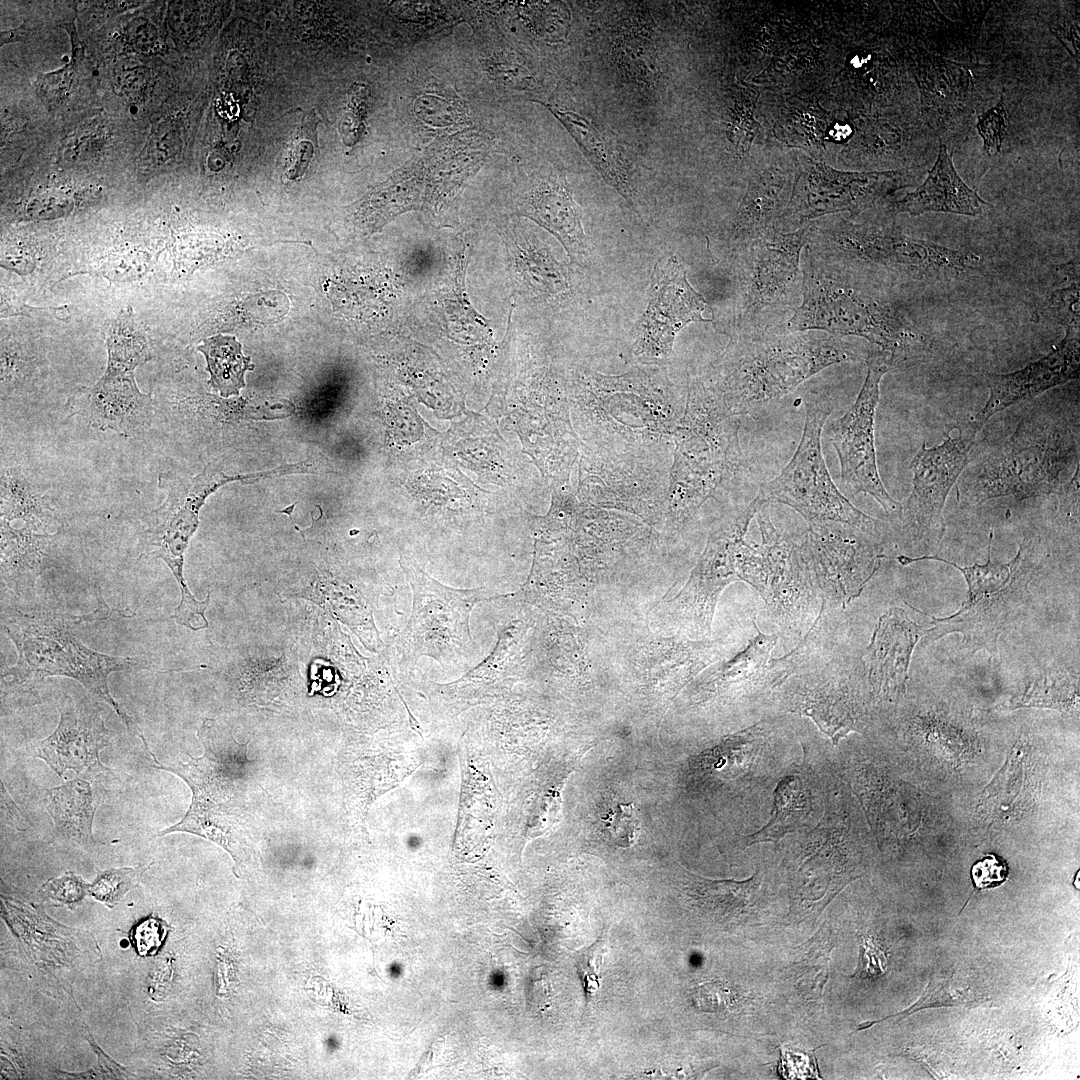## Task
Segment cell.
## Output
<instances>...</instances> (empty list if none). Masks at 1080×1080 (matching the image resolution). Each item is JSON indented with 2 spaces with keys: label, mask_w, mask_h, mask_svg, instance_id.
I'll return each instance as SVG.
<instances>
[{
  "label": "cell",
  "mask_w": 1080,
  "mask_h": 1080,
  "mask_svg": "<svg viewBox=\"0 0 1080 1080\" xmlns=\"http://www.w3.org/2000/svg\"><path fill=\"white\" fill-rule=\"evenodd\" d=\"M487 157V142L478 132H463L433 142L422 157L426 165L424 205L438 211L449 206Z\"/></svg>",
  "instance_id": "cell-26"
},
{
  "label": "cell",
  "mask_w": 1080,
  "mask_h": 1080,
  "mask_svg": "<svg viewBox=\"0 0 1080 1080\" xmlns=\"http://www.w3.org/2000/svg\"><path fill=\"white\" fill-rule=\"evenodd\" d=\"M777 845L783 852L780 870L800 904L824 903L855 877L863 858V833L839 762L819 822Z\"/></svg>",
  "instance_id": "cell-5"
},
{
  "label": "cell",
  "mask_w": 1080,
  "mask_h": 1080,
  "mask_svg": "<svg viewBox=\"0 0 1080 1080\" xmlns=\"http://www.w3.org/2000/svg\"><path fill=\"white\" fill-rule=\"evenodd\" d=\"M1080 291L1078 278L1070 285L1052 292L1046 302L1048 315L1067 327H1080Z\"/></svg>",
  "instance_id": "cell-44"
},
{
  "label": "cell",
  "mask_w": 1080,
  "mask_h": 1080,
  "mask_svg": "<svg viewBox=\"0 0 1080 1080\" xmlns=\"http://www.w3.org/2000/svg\"><path fill=\"white\" fill-rule=\"evenodd\" d=\"M992 540L991 531L985 564L961 567L938 555L897 557L904 566L923 560L952 565L963 574L968 584V597L955 614L946 618L932 616L933 627L927 630L929 640L959 632L973 650L986 649L994 655L999 637L1020 619L1027 608L1032 569L1024 560L1023 545L1019 546L1012 560L1001 563L992 560Z\"/></svg>",
  "instance_id": "cell-6"
},
{
  "label": "cell",
  "mask_w": 1080,
  "mask_h": 1080,
  "mask_svg": "<svg viewBox=\"0 0 1080 1080\" xmlns=\"http://www.w3.org/2000/svg\"><path fill=\"white\" fill-rule=\"evenodd\" d=\"M807 229L772 231L747 245L740 281L741 320L787 301L799 282V262Z\"/></svg>",
  "instance_id": "cell-22"
},
{
  "label": "cell",
  "mask_w": 1080,
  "mask_h": 1080,
  "mask_svg": "<svg viewBox=\"0 0 1080 1080\" xmlns=\"http://www.w3.org/2000/svg\"><path fill=\"white\" fill-rule=\"evenodd\" d=\"M407 576L413 606L400 637L404 661L414 666L427 656L441 666H468L480 655L469 627L473 607L504 595L487 587L451 588L414 566L408 567Z\"/></svg>",
  "instance_id": "cell-9"
},
{
  "label": "cell",
  "mask_w": 1080,
  "mask_h": 1080,
  "mask_svg": "<svg viewBox=\"0 0 1080 1080\" xmlns=\"http://www.w3.org/2000/svg\"><path fill=\"white\" fill-rule=\"evenodd\" d=\"M763 504L756 496L733 519L713 531L690 578L680 592L656 607L666 610L674 624L694 636H707L721 592L734 581H744V540L752 518Z\"/></svg>",
  "instance_id": "cell-12"
},
{
  "label": "cell",
  "mask_w": 1080,
  "mask_h": 1080,
  "mask_svg": "<svg viewBox=\"0 0 1080 1080\" xmlns=\"http://www.w3.org/2000/svg\"><path fill=\"white\" fill-rule=\"evenodd\" d=\"M539 103L545 106L562 123L584 156L597 169L605 182L617 190L631 207L638 212L639 192L632 167L620 156L615 145L608 140L606 135L586 117L577 112L560 109L544 102Z\"/></svg>",
  "instance_id": "cell-30"
},
{
  "label": "cell",
  "mask_w": 1080,
  "mask_h": 1080,
  "mask_svg": "<svg viewBox=\"0 0 1080 1080\" xmlns=\"http://www.w3.org/2000/svg\"><path fill=\"white\" fill-rule=\"evenodd\" d=\"M907 169L844 172L812 159L800 164L790 201L779 219L801 223L827 213L848 211L855 217L894 191L908 186Z\"/></svg>",
  "instance_id": "cell-18"
},
{
  "label": "cell",
  "mask_w": 1080,
  "mask_h": 1080,
  "mask_svg": "<svg viewBox=\"0 0 1080 1080\" xmlns=\"http://www.w3.org/2000/svg\"><path fill=\"white\" fill-rule=\"evenodd\" d=\"M155 918L143 921L134 934L135 947L138 954L144 956L157 950L164 936L163 925Z\"/></svg>",
  "instance_id": "cell-55"
},
{
  "label": "cell",
  "mask_w": 1080,
  "mask_h": 1080,
  "mask_svg": "<svg viewBox=\"0 0 1080 1080\" xmlns=\"http://www.w3.org/2000/svg\"><path fill=\"white\" fill-rule=\"evenodd\" d=\"M1009 874L1006 862L995 854H987L971 868V879L978 890L990 889L1004 883Z\"/></svg>",
  "instance_id": "cell-50"
},
{
  "label": "cell",
  "mask_w": 1080,
  "mask_h": 1080,
  "mask_svg": "<svg viewBox=\"0 0 1080 1080\" xmlns=\"http://www.w3.org/2000/svg\"><path fill=\"white\" fill-rule=\"evenodd\" d=\"M88 1035H89V1037H87V1039H88L91 1047L94 1049V1051H95V1053H96V1055L98 1057V1065L92 1071H88V1072L81 1073V1074H71V1073H62V1072H61V1074L65 1075V1076H69V1077H74V1078H110V1079H113V1078H119V1079L132 1078V1077L135 1076L132 1072H130L128 1070V1068L119 1065L118 1063L113 1061L108 1055H106L104 1053V1051L100 1047H98L97 1044L94 1042V1040L90 1037L91 1035L90 1034H88Z\"/></svg>",
  "instance_id": "cell-52"
},
{
  "label": "cell",
  "mask_w": 1080,
  "mask_h": 1080,
  "mask_svg": "<svg viewBox=\"0 0 1080 1080\" xmlns=\"http://www.w3.org/2000/svg\"><path fill=\"white\" fill-rule=\"evenodd\" d=\"M298 140L299 141H297V142L292 141L291 149L289 151L288 156L290 157V160L294 162V164H295V161H297V160L301 161L303 163H306L308 160H310L311 155H312V149H313L312 144L305 147L310 142L302 141L303 139H301V133H300V136H299Z\"/></svg>",
  "instance_id": "cell-57"
},
{
  "label": "cell",
  "mask_w": 1080,
  "mask_h": 1080,
  "mask_svg": "<svg viewBox=\"0 0 1080 1080\" xmlns=\"http://www.w3.org/2000/svg\"><path fill=\"white\" fill-rule=\"evenodd\" d=\"M105 334L108 354L106 374L132 376L136 367L152 356L148 340L135 322L131 310L119 313Z\"/></svg>",
  "instance_id": "cell-38"
},
{
  "label": "cell",
  "mask_w": 1080,
  "mask_h": 1080,
  "mask_svg": "<svg viewBox=\"0 0 1080 1080\" xmlns=\"http://www.w3.org/2000/svg\"><path fill=\"white\" fill-rule=\"evenodd\" d=\"M75 410L93 427L129 437L150 422L153 404L151 396L139 390L134 376L104 373L77 401Z\"/></svg>",
  "instance_id": "cell-27"
},
{
  "label": "cell",
  "mask_w": 1080,
  "mask_h": 1080,
  "mask_svg": "<svg viewBox=\"0 0 1080 1080\" xmlns=\"http://www.w3.org/2000/svg\"><path fill=\"white\" fill-rule=\"evenodd\" d=\"M981 429L972 420L964 428L948 432L939 445L923 442L910 463L912 491L900 514L904 539L921 548L939 545L946 531L943 515L946 499L970 461L976 435Z\"/></svg>",
  "instance_id": "cell-14"
},
{
  "label": "cell",
  "mask_w": 1080,
  "mask_h": 1080,
  "mask_svg": "<svg viewBox=\"0 0 1080 1080\" xmlns=\"http://www.w3.org/2000/svg\"><path fill=\"white\" fill-rule=\"evenodd\" d=\"M739 92L740 95L734 106L733 125L738 130L737 144L743 146V150L746 151L753 142L759 126L753 113L758 93L748 88H742Z\"/></svg>",
  "instance_id": "cell-48"
},
{
  "label": "cell",
  "mask_w": 1080,
  "mask_h": 1080,
  "mask_svg": "<svg viewBox=\"0 0 1080 1080\" xmlns=\"http://www.w3.org/2000/svg\"><path fill=\"white\" fill-rule=\"evenodd\" d=\"M27 35V27L21 25L15 29L1 32V45L10 42L22 41Z\"/></svg>",
  "instance_id": "cell-58"
},
{
  "label": "cell",
  "mask_w": 1080,
  "mask_h": 1080,
  "mask_svg": "<svg viewBox=\"0 0 1080 1080\" xmlns=\"http://www.w3.org/2000/svg\"><path fill=\"white\" fill-rule=\"evenodd\" d=\"M1078 470V441L1070 424L1059 415L1033 413L1000 446L969 461L956 483L957 500L974 506L999 497L1059 493Z\"/></svg>",
  "instance_id": "cell-1"
},
{
  "label": "cell",
  "mask_w": 1080,
  "mask_h": 1080,
  "mask_svg": "<svg viewBox=\"0 0 1080 1080\" xmlns=\"http://www.w3.org/2000/svg\"><path fill=\"white\" fill-rule=\"evenodd\" d=\"M1 520H21L24 526L42 533L60 526L59 514L50 498L22 472L12 468L1 472Z\"/></svg>",
  "instance_id": "cell-35"
},
{
  "label": "cell",
  "mask_w": 1080,
  "mask_h": 1080,
  "mask_svg": "<svg viewBox=\"0 0 1080 1080\" xmlns=\"http://www.w3.org/2000/svg\"><path fill=\"white\" fill-rule=\"evenodd\" d=\"M802 286V304L782 327V333L821 330L859 336L877 346L892 368L915 362L930 349L925 334L852 286L835 268L817 261L808 249Z\"/></svg>",
  "instance_id": "cell-3"
},
{
  "label": "cell",
  "mask_w": 1080,
  "mask_h": 1080,
  "mask_svg": "<svg viewBox=\"0 0 1080 1080\" xmlns=\"http://www.w3.org/2000/svg\"><path fill=\"white\" fill-rule=\"evenodd\" d=\"M732 991L723 982L709 981L699 984L690 991L692 1005L704 1012H720L732 1002Z\"/></svg>",
  "instance_id": "cell-49"
},
{
  "label": "cell",
  "mask_w": 1080,
  "mask_h": 1080,
  "mask_svg": "<svg viewBox=\"0 0 1080 1080\" xmlns=\"http://www.w3.org/2000/svg\"><path fill=\"white\" fill-rule=\"evenodd\" d=\"M835 337L796 333L739 337L723 355L718 383L733 415L793 391L822 369L854 359Z\"/></svg>",
  "instance_id": "cell-4"
},
{
  "label": "cell",
  "mask_w": 1080,
  "mask_h": 1080,
  "mask_svg": "<svg viewBox=\"0 0 1080 1080\" xmlns=\"http://www.w3.org/2000/svg\"><path fill=\"white\" fill-rule=\"evenodd\" d=\"M922 630L903 609L892 608L880 617L862 659L876 702L895 701L904 692L912 650Z\"/></svg>",
  "instance_id": "cell-24"
},
{
  "label": "cell",
  "mask_w": 1080,
  "mask_h": 1080,
  "mask_svg": "<svg viewBox=\"0 0 1080 1080\" xmlns=\"http://www.w3.org/2000/svg\"><path fill=\"white\" fill-rule=\"evenodd\" d=\"M1080 327H1067L1062 341L1046 356L1009 373H987L989 397L972 419L982 429L996 413L1079 378Z\"/></svg>",
  "instance_id": "cell-23"
},
{
  "label": "cell",
  "mask_w": 1080,
  "mask_h": 1080,
  "mask_svg": "<svg viewBox=\"0 0 1080 1080\" xmlns=\"http://www.w3.org/2000/svg\"><path fill=\"white\" fill-rule=\"evenodd\" d=\"M59 714L53 733L30 744L29 755L43 760L60 777L67 770L84 778L111 772L102 765L99 753L115 733L105 726L97 703L87 697L64 695Z\"/></svg>",
  "instance_id": "cell-21"
},
{
  "label": "cell",
  "mask_w": 1080,
  "mask_h": 1080,
  "mask_svg": "<svg viewBox=\"0 0 1080 1080\" xmlns=\"http://www.w3.org/2000/svg\"><path fill=\"white\" fill-rule=\"evenodd\" d=\"M866 362L867 375L859 395L847 412L832 423L829 437L847 490L872 496L888 516L899 518L902 504L888 493L879 475L874 431L880 382L892 367L877 350L868 355Z\"/></svg>",
  "instance_id": "cell-15"
},
{
  "label": "cell",
  "mask_w": 1080,
  "mask_h": 1080,
  "mask_svg": "<svg viewBox=\"0 0 1080 1080\" xmlns=\"http://www.w3.org/2000/svg\"><path fill=\"white\" fill-rule=\"evenodd\" d=\"M874 699L862 661L838 656L792 674L774 692L768 714L809 719L837 748L869 724Z\"/></svg>",
  "instance_id": "cell-7"
},
{
  "label": "cell",
  "mask_w": 1080,
  "mask_h": 1080,
  "mask_svg": "<svg viewBox=\"0 0 1080 1080\" xmlns=\"http://www.w3.org/2000/svg\"><path fill=\"white\" fill-rule=\"evenodd\" d=\"M1078 683L1067 673H1052L1038 679L1020 698L1016 706L1043 705L1060 709L1075 702Z\"/></svg>",
  "instance_id": "cell-39"
},
{
  "label": "cell",
  "mask_w": 1080,
  "mask_h": 1080,
  "mask_svg": "<svg viewBox=\"0 0 1080 1080\" xmlns=\"http://www.w3.org/2000/svg\"><path fill=\"white\" fill-rule=\"evenodd\" d=\"M976 190L969 187L954 167L952 154L940 144L938 155L924 182L914 191L891 203L895 213L919 216L928 212L980 216L988 207Z\"/></svg>",
  "instance_id": "cell-28"
},
{
  "label": "cell",
  "mask_w": 1080,
  "mask_h": 1080,
  "mask_svg": "<svg viewBox=\"0 0 1080 1080\" xmlns=\"http://www.w3.org/2000/svg\"><path fill=\"white\" fill-rule=\"evenodd\" d=\"M414 113L424 123L446 127L467 121V111L459 101L438 94L426 93L414 102Z\"/></svg>",
  "instance_id": "cell-42"
},
{
  "label": "cell",
  "mask_w": 1080,
  "mask_h": 1080,
  "mask_svg": "<svg viewBox=\"0 0 1080 1080\" xmlns=\"http://www.w3.org/2000/svg\"><path fill=\"white\" fill-rule=\"evenodd\" d=\"M757 521L767 561V586L762 598L767 614L784 636L798 643L819 615L822 594L800 539L780 533L760 511Z\"/></svg>",
  "instance_id": "cell-16"
},
{
  "label": "cell",
  "mask_w": 1080,
  "mask_h": 1080,
  "mask_svg": "<svg viewBox=\"0 0 1080 1080\" xmlns=\"http://www.w3.org/2000/svg\"><path fill=\"white\" fill-rule=\"evenodd\" d=\"M613 842L621 848L632 847L641 832V820L634 804H618L606 818Z\"/></svg>",
  "instance_id": "cell-45"
},
{
  "label": "cell",
  "mask_w": 1080,
  "mask_h": 1080,
  "mask_svg": "<svg viewBox=\"0 0 1080 1080\" xmlns=\"http://www.w3.org/2000/svg\"><path fill=\"white\" fill-rule=\"evenodd\" d=\"M602 961L603 946L600 941L596 942L593 946L585 950L583 956L578 961L577 970L580 975L587 1000H589V998L600 987L599 972Z\"/></svg>",
  "instance_id": "cell-51"
},
{
  "label": "cell",
  "mask_w": 1080,
  "mask_h": 1080,
  "mask_svg": "<svg viewBox=\"0 0 1080 1080\" xmlns=\"http://www.w3.org/2000/svg\"><path fill=\"white\" fill-rule=\"evenodd\" d=\"M755 634L736 656L707 674L697 685L693 703L704 707H727L749 723L768 714L774 692L792 674L808 667L814 649L802 638L786 655L774 658L779 635L761 632L753 620Z\"/></svg>",
  "instance_id": "cell-10"
},
{
  "label": "cell",
  "mask_w": 1080,
  "mask_h": 1080,
  "mask_svg": "<svg viewBox=\"0 0 1080 1080\" xmlns=\"http://www.w3.org/2000/svg\"><path fill=\"white\" fill-rule=\"evenodd\" d=\"M805 423L800 443L788 464L773 480L761 484L762 504L775 501L797 511L809 524L839 522L876 538L881 523L856 508L835 486L822 454L823 425L831 414L829 400L805 399Z\"/></svg>",
  "instance_id": "cell-8"
},
{
  "label": "cell",
  "mask_w": 1080,
  "mask_h": 1080,
  "mask_svg": "<svg viewBox=\"0 0 1080 1080\" xmlns=\"http://www.w3.org/2000/svg\"><path fill=\"white\" fill-rule=\"evenodd\" d=\"M88 895V884L73 872H66L60 877L51 878L42 885L39 896L71 909Z\"/></svg>",
  "instance_id": "cell-46"
},
{
  "label": "cell",
  "mask_w": 1080,
  "mask_h": 1080,
  "mask_svg": "<svg viewBox=\"0 0 1080 1080\" xmlns=\"http://www.w3.org/2000/svg\"><path fill=\"white\" fill-rule=\"evenodd\" d=\"M391 972H392V974L398 975L399 972H400V969H399V967L397 965H393L391 967Z\"/></svg>",
  "instance_id": "cell-59"
},
{
  "label": "cell",
  "mask_w": 1080,
  "mask_h": 1080,
  "mask_svg": "<svg viewBox=\"0 0 1080 1080\" xmlns=\"http://www.w3.org/2000/svg\"><path fill=\"white\" fill-rule=\"evenodd\" d=\"M220 481L202 474L186 483L162 474L159 486L166 489L167 498L143 518L141 543L145 553L168 565L180 587L181 599L193 596L183 577V554L197 528L200 506Z\"/></svg>",
  "instance_id": "cell-20"
},
{
  "label": "cell",
  "mask_w": 1080,
  "mask_h": 1080,
  "mask_svg": "<svg viewBox=\"0 0 1080 1080\" xmlns=\"http://www.w3.org/2000/svg\"><path fill=\"white\" fill-rule=\"evenodd\" d=\"M774 872L771 864L758 865L752 877L744 881L711 880L686 872L683 889L700 909L711 913L741 912L772 896Z\"/></svg>",
  "instance_id": "cell-32"
},
{
  "label": "cell",
  "mask_w": 1080,
  "mask_h": 1080,
  "mask_svg": "<svg viewBox=\"0 0 1080 1080\" xmlns=\"http://www.w3.org/2000/svg\"><path fill=\"white\" fill-rule=\"evenodd\" d=\"M825 235L838 251L851 259L915 279L958 277L981 259L973 252L914 238L892 225L841 222L829 228Z\"/></svg>",
  "instance_id": "cell-13"
},
{
  "label": "cell",
  "mask_w": 1080,
  "mask_h": 1080,
  "mask_svg": "<svg viewBox=\"0 0 1080 1080\" xmlns=\"http://www.w3.org/2000/svg\"><path fill=\"white\" fill-rule=\"evenodd\" d=\"M241 349L235 337L221 334L205 339L197 347L207 361L209 384L223 397L238 395L245 387V372L253 369L251 358L245 357Z\"/></svg>",
  "instance_id": "cell-37"
},
{
  "label": "cell",
  "mask_w": 1080,
  "mask_h": 1080,
  "mask_svg": "<svg viewBox=\"0 0 1080 1080\" xmlns=\"http://www.w3.org/2000/svg\"><path fill=\"white\" fill-rule=\"evenodd\" d=\"M209 604L210 593L207 594L206 599L203 601L195 599L187 604H179L174 611L173 617L179 625H184L193 631L205 629L208 627L205 611Z\"/></svg>",
  "instance_id": "cell-54"
},
{
  "label": "cell",
  "mask_w": 1080,
  "mask_h": 1080,
  "mask_svg": "<svg viewBox=\"0 0 1080 1080\" xmlns=\"http://www.w3.org/2000/svg\"><path fill=\"white\" fill-rule=\"evenodd\" d=\"M513 253L520 282L526 290L547 295L568 292L571 281L567 269L544 247L517 237Z\"/></svg>",
  "instance_id": "cell-36"
},
{
  "label": "cell",
  "mask_w": 1080,
  "mask_h": 1080,
  "mask_svg": "<svg viewBox=\"0 0 1080 1080\" xmlns=\"http://www.w3.org/2000/svg\"><path fill=\"white\" fill-rule=\"evenodd\" d=\"M976 128L983 140V149L986 154L989 156L998 154L1007 129V114L1003 97L997 105L979 115Z\"/></svg>",
  "instance_id": "cell-47"
},
{
  "label": "cell",
  "mask_w": 1080,
  "mask_h": 1080,
  "mask_svg": "<svg viewBox=\"0 0 1080 1080\" xmlns=\"http://www.w3.org/2000/svg\"><path fill=\"white\" fill-rule=\"evenodd\" d=\"M707 308L681 262L674 255L661 257L651 274L647 307L635 326L633 354L646 360L669 357L680 330L692 322H711L703 315Z\"/></svg>",
  "instance_id": "cell-19"
},
{
  "label": "cell",
  "mask_w": 1080,
  "mask_h": 1080,
  "mask_svg": "<svg viewBox=\"0 0 1080 1080\" xmlns=\"http://www.w3.org/2000/svg\"><path fill=\"white\" fill-rule=\"evenodd\" d=\"M484 67L489 77L504 87L522 90L534 86L535 79L529 71L504 54H495L487 58Z\"/></svg>",
  "instance_id": "cell-43"
},
{
  "label": "cell",
  "mask_w": 1080,
  "mask_h": 1080,
  "mask_svg": "<svg viewBox=\"0 0 1080 1080\" xmlns=\"http://www.w3.org/2000/svg\"><path fill=\"white\" fill-rule=\"evenodd\" d=\"M1 813L5 823L18 830L27 828V820L1 782Z\"/></svg>",
  "instance_id": "cell-56"
},
{
  "label": "cell",
  "mask_w": 1080,
  "mask_h": 1080,
  "mask_svg": "<svg viewBox=\"0 0 1080 1080\" xmlns=\"http://www.w3.org/2000/svg\"><path fill=\"white\" fill-rule=\"evenodd\" d=\"M57 533L15 529L1 520V577L17 596L35 590L37 578L50 566Z\"/></svg>",
  "instance_id": "cell-31"
},
{
  "label": "cell",
  "mask_w": 1080,
  "mask_h": 1080,
  "mask_svg": "<svg viewBox=\"0 0 1080 1080\" xmlns=\"http://www.w3.org/2000/svg\"><path fill=\"white\" fill-rule=\"evenodd\" d=\"M92 620L91 614L63 616L52 613L29 614L14 608L2 609V627L13 642L18 659L14 666L2 667V683L30 687L47 677L61 676L78 681L90 694L108 704L130 734L145 737L141 728L110 693L111 673L141 667L131 657H116L86 646L73 632L74 624Z\"/></svg>",
  "instance_id": "cell-2"
},
{
  "label": "cell",
  "mask_w": 1080,
  "mask_h": 1080,
  "mask_svg": "<svg viewBox=\"0 0 1080 1080\" xmlns=\"http://www.w3.org/2000/svg\"><path fill=\"white\" fill-rule=\"evenodd\" d=\"M425 192L426 165L422 157H413L369 193L359 209L364 217L381 223L399 213L418 209L424 204Z\"/></svg>",
  "instance_id": "cell-34"
},
{
  "label": "cell",
  "mask_w": 1080,
  "mask_h": 1080,
  "mask_svg": "<svg viewBox=\"0 0 1080 1080\" xmlns=\"http://www.w3.org/2000/svg\"><path fill=\"white\" fill-rule=\"evenodd\" d=\"M67 28L69 27L67 26ZM69 32L73 46L71 60L56 71L40 74L36 80L37 92L49 108L59 106L68 97L75 77L76 67L81 58L78 37L75 32L71 31V28H69Z\"/></svg>",
  "instance_id": "cell-41"
},
{
  "label": "cell",
  "mask_w": 1080,
  "mask_h": 1080,
  "mask_svg": "<svg viewBox=\"0 0 1080 1080\" xmlns=\"http://www.w3.org/2000/svg\"><path fill=\"white\" fill-rule=\"evenodd\" d=\"M519 215L550 231L564 246L572 262L582 264L589 254L581 211L563 174L555 170L531 178L518 200Z\"/></svg>",
  "instance_id": "cell-25"
},
{
  "label": "cell",
  "mask_w": 1080,
  "mask_h": 1080,
  "mask_svg": "<svg viewBox=\"0 0 1080 1080\" xmlns=\"http://www.w3.org/2000/svg\"><path fill=\"white\" fill-rule=\"evenodd\" d=\"M886 956L883 950L869 937H862L859 966L857 972L864 976H877L884 972Z\"/></svg>",
  "instance_id": "cell-53"
},
{
  "label": "cell",
  "mask_w": 1080,
  "mask_h": 1080,
  "mask_svg": "<svg viewBox=\"0 0 1080 1080\" xmlns=\"http://www.w3.org/2000/svg\"><path fill=\"white\" fill-rule=\"evenodd\" d=\"M878 538L844 523L808 525L801 546L823 600L845 608L857 598L878 570L882 549Z\"/></svg>",
  "instance_id": "cell-17"
},
{
  "label": "cell",
  "mask_w": 1080,
  "mask_h": 1080,
  "mask_svg": "<svg viewBox=\"0 0 1080 1080\" xmlns=\"http://www.w3.org/2000/svg\"><path fill=\"white\" fill-rule=\"evenodd\" d=\"M150 864L98 871L93 883L88 884V895L102 902L109 908L118 904L126 893L135 887Z\"/></svg>",
  "instance_id": "cell-40"
},
{
  "label": "cell",
  "mask_w": 1080,
  "mask_h": 1080,
  "mask_svg": "<svg viewBox=\"0 0 1080 1080\" xmlns=\"http://www.w3.org/2000/svg\"><path fill=\"white\" fill-rule=\"evenodd\" d=\"M802 758L787 768L772 796L769 818L734 842L741 849L778 844L786 836L813 828L825 807L830 777L838 765L836 748L804 719L799 729Z\"/></svg>",
  "instance_id": "cell-11"
},
{
  "label": "cell",
  "mask_w": 1080,
  "mask_h": 1080,
  "mask_svg": "<svg viewBox=\"0 0 1080 1080\" xmlns=\"http://www.w3.org/2000/svg\"><path fill=\"white\" fill-rule=\"evenodd\" d=\"M100 804V796L83 778L48 789L44 796V805L53 820L56 832L81 843L94 842L92 826Z\"/></svg>",
  "instance_id": "cell-33"
},
{
  "label": "cell",
  "mask_w": 1080,
  "mask_h": 1080,
  "mask_svg": "<svg viewBox=\"0 0 1080 1080\" xmlns=\"http://www.w3.org/2000/svg\"><path fill=\"white\" fill-rule=\"evenodd\" d=\"M792 188L789 169L774 164L756 173L731 223L730 241L747 246L774 231L775 221L790 201Z\"/></svg>",
  "instance_id": "cell-29"
}]
</instances>
